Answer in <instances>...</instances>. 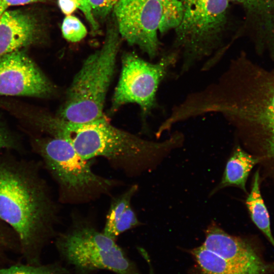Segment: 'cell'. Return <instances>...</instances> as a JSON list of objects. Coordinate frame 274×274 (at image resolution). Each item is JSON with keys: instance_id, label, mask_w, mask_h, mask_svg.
<instances>
[{"instance_id": "5", "label": "cell", "mask_w": 274, "mask_h": 274, "mask_svg": "<svg viewBox=\"0 0 274 274\" xmlns=\"http://www.w3.org/2000/svg\"><path fill=\"white\" fill-rule=\"evenodd\" d=\"M183 13L175 29V46L182 53L179 75L215 53L227 22L229 0H181Z\"/></svg>"}, {"instance_id": "13", "label": "cell", "mask_w": 274, "mask_h": 274, "mask_svg": "<svg viewBox=\"0 0 274 274\" xmlns=\"http://www.w3.org/2000/svg\"><path fill=\"white\" fill-rule=\"evenodd\" d=\"M243 9L257 53L274 60V0H229Z\"/></svg>"}, {"instance_id": "27", "label": "cell", "mask_w": 274, "mask_h": 274, "mask_svg": "<svg viewBox=\"0 0 274 274\" xmlns=\"http://www.w3.org/2000/svg\"><path fill=\"white\" fill-rule=\"evenodd\" d=\"M8 7L0 0V18L3 14L7 10Z\"/></svg>"}, {"instance_id": "6", "label": "cell", "mask_w": 274, "mask_h": 274, "mask_svg": "<svg viewBox=\"0 0 274 274\" xmlns=\"http://www.w3.org/2000/svg\"><path fill=\"white\" fill-rule=\"evenodd\" d=\"M46 166L66 199L82 201L106 193L112 182L94 173L91 160H85L67 141L53 137L38 143Z\"/></svg>"}, {"instance_id": "9", "label": "cell", "mask_w": 274, "mask_h": 274, "mask_svg": "<svg viewBox=\"0 0 274 274\" xmlns=\"http://www.w3.org/2000/svg\"><path fill=\"white\" fill-rule=\"evenodd\" d=\"M113 12L121 38L154 59L159 52L158 37L161 16L157 0H119Z\"/></svg>"}, {"instance_id": "16", "label": "cell", "mask_w": 274, "mask_h": 274, "mask_svg": "<svg viewBox=\"0 0 274 274\" xmlns=\"http://www.w3.org/2000/svg\"><path fill=\"white\" fill-rule=\"evenodd\" d=\"M161 12L159 32L164 34L180 25L183 13L181 0H157Z\"/></svg>"}, {"instance_id": "11", "label": "cell", "mask_w": 274, "mask_h": 274, "mask_svg": "<svg viewBox=\"0 0 274 274\" xmlns=\"http://www.w3.org/2000/svg\"><path fill=\"white\" fill-rule=\"evenodd\" d=\"M191 253L201 274H269L274 271V263L263 260L255 247L221 257L202 245Z\"/></svg>"}, {"instance_id": "25", "label": "cell", "mask_w": 274, "mask_h": 274, "mask_svg": "<svg viewBox=\"0 0 274 274\" xmlns=\"http://www.w3.org/2000/svg\"><path fill=\"white\" fill-rule=\"evenodd\" d=\"M11 146V142L4 130L0 128V149Z\"/></svg>"}, {"instance_id": "17", "label": "cell", "mask_w": 274, "mask_h": 274, "mask_svg": "<svg viewBox=\"0 0 274 274\" xmlns=\"http://www.w3.org/2000/svg\"><path fill=\"white\" fill-rule=\"evenodd\" d=\"M137 189V186L133 185L113 200L106 217L105 225L102 231L105 235L111 237L115 224L121 218L126 209L131 206V198Z\"/></svg>"}, {"instance_id": "21", "label": "cell", "mask_w": 274, "mask_h": 274, "mask_svg": "<svg viewBox=\"0 0 274 274\" xmlns=\"http://www.w3.org/2000/svg\"><path fill=\"white\" fill-rule=\"evenodd\" d=\"M92 14L98 21L105 19L113 11L119 0H88Z\"/></svg>"}, {"instance_id": "7", "label": "cell", "mask_w": 274, "mask_h": 274, "mask_svg": "<svg viewBox=\"0 0 274 274\" xmlns=\"http://www.w3.org/2000/svg\"><path fill=\"white\" fill-rule=\"evenodd\" d=\"M66 261L82 271L106 269L117 274H139L115 240L85 224H77L57 238Z\"/></svg>"}, {"instance_id": "23", "label": "cell", "mask_w": 274, "mask_h": 274, "mask_svg": "<svg viewBox=\"0 0 274 274\" xmlns=\"http://www.w3.org/2000/svg\"><path fill=\"white\" fill-rule=\"evenodd\" d=\"M58 6L62 12L66 16L72 14L78 9L73 0H58Z\"/></svg>"}, {"instance_id": "3", "label": "cell", "mask_w": 274, "mask_h": 274, "mask_svg": "<svg viewBox=\"0 0 274 274\" xmlns=\"http://www.w3.org/2000/svg\"><path fill=\"white\" fill-rule=\"evenodd\" d=\"M54 215L53 203L36 172L20 162H0V220L15 232L28 258L50 233Z\"/></svg>"}, {"instance_id": "10", "label": "cell", "mask_w": 274, "mask_h": 274, "mask_svg": "<svg viewBox=\"0 0 274 274\" xmlns=\"http://www.w3.org/2000/svg\"><path fill=\"white\" fill-rule=\"evenodd\" d=\"M56 88L23 50L0 57V95L48 97Z\"/></svg>"}, {"instance_id": "8", "label": "cell", "mask_w": 274, "mask_h": 274, "mask_svg": "<svg viewBox=\"0 0 274 274\" xmlns=\"http://www.w3.org/2000/svg\"><path fill=\"white\" fill-rule=\"evenodd\" d=\"M179 54L175 50L152 63L133 52L124 53L110 111L114 112L126 104L133 103L139 106L144 117L151 114L158 106L156 95L159 87L176 64Z\"/></svg>"}, {"instance_id": "12", "label": "cell", "mask_w": 274, "mask_h": 274, "mask_svg": "<svg viewBox=\"0 0 274 274\" xmlns=\"http://www.w3.org/2000/svg\"><path fill=\"white\" fill-rule=\"evenodd\" d=\"M43 35L41 21L35 13L7 10L0 18V57L38 43Z\"/></svg>"}, {"instance_id": "26", "label": "cell", "mask_w": 274, "mask_h": 274, "mask_svg": "<svg viewBox=\"0 0 274 274\" xmlns=\"http://www.w3.org/2000/svg\"><path fill=\"white\" fill-rule=\"evenodd\" d=\"M6 237L2 225L0 224V246L6 244Z\"/></svg>"}, {"instance_id": "2", "label": "cell", "mask_w": 274, "mask_h": 274, "mask_svg": "<svg viewBox=\"0 0 274 274\" xmlns=\"http://www.w3.org/2000/svg\"><path fill=\"white\" fill-rule=\"evenodd\" d=\"M38 121L53 137L69 142L83 159L102 157L128 172L179 147L184 141V134L179 131L161 142L147 140L114 126L104 117L72 123L45 114Z\"/></svg>"}, {"instance_id": "24", "label": "cell", "mask_w": 274, "mask_h": 274, "mask_svg": "<svg viewBox=\"0 0 274 274\" xmlns=\"http://www.w3.org/2000/svg\"><path fill=\"white\" fill-rule=\"evenodd\" d=\"M8 8L10 6L24 5L38 2H45L50 0H1Z\"/></svg>"}, {"instance_id": "19", "label": "cell", "mask_w": 274, "mask_h": 274, "mask_svg": "<svg viewBox=\"0 0 274 274\" xmlns=\"http://www.w3.org/2000/svg\"><path fill=\"white\" fill-rule=\"evenodd\" d=\"M63 38L67 41L76 43L83 40L87 34L84 24L77 17L72 15L65 16L61 25Z\"/></svg>"}, {"instance_id": "4", "label": "cell", "mask_w": 274, "mask_h": 274, "mask_svg": "<svg viewBox=\"0 0 274 274\" xmlns=\"http://www.w3.org/2000/svg\"><path fill=\"white\" fill-rule=\"evenodd\" d=\"M121 41L114 21L107 26L101 48L85 59L74 76L57 116L72 123H85L104 117Z\"/></svg>"}, {"instance_id": "18", "label": "cell", "mask_w": 274, "mask_h": 274, "mask_svg": "<svg viewBox=\"0 0 274 274\" xmlns=\"http://www.w3.org/2000/svg\"><path fill=\"white\" fill-rule=\"evenodd\" d=\"M67 270L57 264L19 265L0 268V274H65Z\"/></svg>"}, {"instance_id": "22", "label": "cell", "mask_w": 274, "mask_h": 274, "mask_svg": "<svg viewBox=\"0 0 274 274\" xmlns=\"http://www.w3.org/2000/svg\"><path fill=\"white\" fill-rule=\"evenodd\" d=\"M79 9L85 17L89 24L93 35L98 33L99 25L98 21L94 18L88 0H73Z\"/></svg>"}, {"instance_id": "14", "label": "cell", "mask_w": 274, "mask_h": 274, "mask_svg": "<svg viewBox=\"0 0 274 274\" xmlns=\"http://www.w3.org/2000/svg\"><path fill=\"white\" fill-rule=\"evenodd\" d=\"M258 156L236 146L228 160L222 180L216 190L227 186L237 187L246 192V184L250 172L260 161Z\"/></svg>"}, {"instance_id": "20", "label": "cell", "mask_w": 274, "mask_h": 274, "mask_svg": "<svg viewBox=\"0 0 274 274\" xmlns=\"http://www.w3.org/2000/svg\"><path fill=\"white\" fill-rule=\"evenodd\" d=\"M139 224L136 216L131 206H129L123 214L121 218L115 225L111 238L115 240L121 233Z\"/></svg>"}, {"instance_id": "1", "label": "cell", "mask_w": 274, "mask_h": 274, "mask_svg": "<svg viewBox=\"0 0 274 274\" xmlns=\"http://www.w3.org/2000/svg\"><path fill=\"white\" fill-rule=\"evenodd\" d=\"M177 110L184 121L221 115L246 146L274 161V70L256 64L244 52L215 81L187 94Z\"/></svg>"}, {"instance_id": "15", "label": "cell", "mask_w": 274, "mask_h": 274, "mask_svg": "<svg viewBox=\"0 0 274 274\" xmlns=\"http://www.w3.org/2000/svg\"><path fill=\"white\" fill-rule=\"evenodd\" d=\"M245 203L253 222L274 248V237L271 233L269 215L260 192L258 170L254 174L251 191Z\"/></svg>"}]
</instances>
